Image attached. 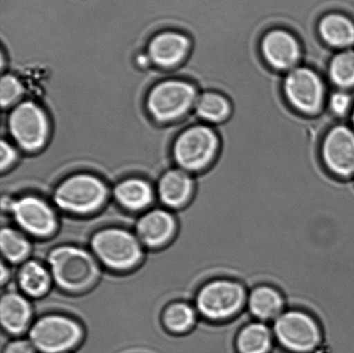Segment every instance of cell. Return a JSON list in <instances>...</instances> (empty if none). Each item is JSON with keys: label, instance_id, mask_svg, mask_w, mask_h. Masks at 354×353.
I'll return each mask as SVG.
<instances>
[{"label": "cell", "instance_id": "cell-18", "mask_svg": "<svg viewBox=\"0 0 354 353\" xmlns=\"http://www.w3.org/2000/svg\"><path fill=\"white\" fill-rule=\"evenodd\" d=\"M194 182L183 169H172L162 176L158 183V195L165 206L180 209L192 197Z\"/></svg>", "mask_w": 354, "mask_h": 353}, {"label": "cell", "instance_id": "cell-22", "mask_svg": "<svg viewBox=\"0 0 354 353\" xmlns=\"http://www.w3.org/2000/svg\"><path fill=\"white\" fill-rule=\"evenodd\" d=\"M194 109L201 120L217 126L230 117L232 105L224 93L207 90L198 97Z\"/></svg>", "mask_w": 354, "mask_h": 353}, {"label": "cell", "instance_id": "cell-2", "mask_svg": "<svg viewBox=\"0 0 354 353\" xmlns=\"http://www.w3.org/2000/svg\"><path fill=\"white\" fill-rule=\"evenodd\" d=\"M48 269L53 282L68 292H81L97 281L100 269L95 258L82 248L64 245L48 256Z\"/></svg>", "mask_w": 354, "mask_h": 353}, {"label": "cell", "instance_id": "cell-27", "mask_svg": "<svg viewBox=\"0 0 354 353\" xmlns=\"http://www.w3.org/2000/svg\"><path fill=\"white\" fill-rule=\"evenodd\" d=\"M23 86L19 79L12 75H3L0 82V103L7 108L15 103L23 93Z\"/></svg>", "mask_w": 354, "mask_h": 353}, {"label": "cell", "instance_id": "cell-20", "mask_svg": "<svg viewBox=\"0 0 354 353\" xmlns=\"http://www.w3.org/2000/svg\"><path fill=\"white\" fill-rule=\"evenodd\" d=\"M272 327L253 321L242 326L235 338L238 353H270L275 341Z\"/></svg>", "mask_w": 354, "mask_h": 353}, {"label": "cell", "instance_id": "cell-32", "mask_svg": "<svg viewBox=\"0 0 354 353\" xmlns=\"http://www.w3.org/2000/svg\"><path fill=\"white\" fill-rule=\"evenodd\" d=\"M352 122L354 126V109L353 110V113H352Z\"/></svg>", "mask_w": 354, "mask_h": 353}, {"label": "cell", "instance_id": "cell-16", "mask_svg": "<svg viewBox=\"0 0 354 353\" xmlns=\"http://www.w3.org/2000/svg\"><path fill=\"white\" fill-rule=\"evenodd\" d=\"M176 229V220L171 213L164 209H154L138 220L137 237L141 244L157 248L167 243Z\"/></svg>", "mask_w": 354, "mask_h": 353}, {"label": "cell", "instance_id": "cell-21", "mask_svg": "<svg viewBox=\"0 0 354 353\" xmlns=\"http://www.w3.org/2000/svg\"><path fill=\"white\" fill-rule=\"evenodd\" d=\"M114 197L124 209L140 211L151 205L153 200V190L144 180L127 179L115 187Z\"/></svg>", "mask_w": 354, "mask_h": 353}, {"label": "cell", "instance_id": "cell-12", "mask_svg": "<svg viewBox=\"0 0 354 353\" xmlns=\"http://www.w3.org/2000/svg\"><path fill=\"white\" fill-rule=\"evenodd\" d=\"M7 207L16 223L27 233L48 237L57 229V220L54 210L38 197L29 195L9 200Z\"/></svg>", "mask_w": 354, "mask_h": 353}, {"label": "cell", "instance_id": "cell-6", "mask_svg": "<svg viewBox=\"0 0 354 353\" xmlns=\"http://www.w3.org/2000/svg\"><path fill=\"white\" fill-rule=\"evenodd\" d=\"M106 196L107 189L102 180L91 175L78 174L57 186L54 200L66 212L84 216L99 209Z\"/></svg>", "mask_w": 354, "mask_h": 353}, {"label": "cell", "instance_id": "cell-10", "mask_svg": "<svg viewBox=\"0 0 354 353\" xmlns=\"http://www.w3.org/2000/svg\"><path fill=\"white\" fill-rule=\"evenodd\" d=\"M10 135L23 150L36 151L44 146L50 133V124L44 111L36 103L19 104L8 120Z\"/></svg>", "mask_w": 354, "mask_h": 353}, {"label": "cell", "instance_id": "cell-1", "mask_svg": "<svg viewBox=\"0 0 354 353\" xmlns=\"http://www.w3.org/2000/svg\"><path fill=\"white\" fill-rule=\"evenodd\" d=\"M248 292L232 278H215L198 290L194 307L199 316L212 323H224L237 317L246 307Z\"/></svg>", "mask_w": 354, "mask_h": 353}, {"label": "cell", "instance_id": "cell-19", "mask_svg": "<svg viewBox=\"0 0 354 353\" xmlns=\"http://www.w3.org/2000/svg\"><path fill=\"white\" fill-rule=\"evenodd\" d=\"M31 307L26 297L9 292L0 302V321L3 330L9 334H19L26 330L31 318Z\"/></svg>", "mask_w": 354, "mask_h": 353}, {"label": "cell", "instance_id": "cell-8", "mask_svg": "<svg viewBox=\"0 0 354 353\" xmlns=\"http://www.w3.org/2000/svg\"><path fill=\"white\" fill-rule=\"evenodd\" d=\"M197 99L192 83L173 79L154 86L148 95L147 108L156 120L169 122L185 115Z\"/></svg>", "mask_w": 354, "mask_h": 353}, {"label": "cell", "instance_id": "cell-25", "mask_svg": "<svg viewBox=\"0 0 354 353\" xmlns=\"http://www.w3.org/2000/svg\"><path fill=\"white\" fill-rule=\"evenodd\" d=\"M331 83L342 90L354 86V50H344L331 58L328 68Z\"/></svg>", "mask_w": 354, "mask_h": 353}, {"label": "cell", "instance_id": "cell-31", "mask_svg": "<svg viewBox=\"0 0 354 353\" xmlns=\"http://www.w3.org/2000/svg\"><path fill=\"white\" fill-rule=\"evenodd\" d=\"M9 276H10V275H9L8 269H7L6 267V266L2 264V266H1V283H2V285H5L7 280L9 279Z\"/></svg>", "mask_w": 354, "mask_h": 353}, {"label": "cell", "instance_id": "cell-4", "mask_svg": "<svg viewBox=\"0 0 354 353\" xmlns=\"http://www.w3.org/2000/svg\"><path fill=\"white\" fill-rule=\"evenodd\" d=\"M220 148L221 138L216 130L206 124H196L176 138L173 154L183 171L200 172L214 164Z\"/></svg>", "mask_w": 354, "mask_h": 353}, {"label": "cell", "instance_id": "cell-3", "mask_svg": "<svg viewBox=\"0 0 354 353\" xmlns=\"http://www.w3.org/2000/svg\"><path fill=\"white\" fill-rule=\"evenodd\" d=\"M275 340L290 353H312L324 341V331L318 320L303 309H286L274 321Z\"/></svg>", "mask_w": 354, "mask_h": 353}, {"label": "cell", "instance_id": "cell-11", "mask_svg": "<svg viewBox=\"0 0 354 353\" xmlns=\"http://www.w3.org/2000/svg\"><path fill=\"white\" fill-rule=\"evenodd\" d=\"M325 168L335 178L348 180L354 175V131L345 124H335L326 133L321 144Z\"/></svg>", "mask_w": 354, "mask_h": 353}, {"label": "cell", "instance_id": "cell-28", "mask_svg": "<svg viewBox=\"0 0 354 353\" xmlns=\"http://www.w3.org/2000/svg\"><path fill=\"white\" fill-rule=\"evenodd\" d=\"M352 97L344 90H338L331 93L328 99V108L333 115L344 117L352 106Z\"/></svg>", "mask_w": 354, "mask_h": 353}, {"label": "cell", "instance_id": "cell-24", "mask_svg": "<svg viewBox=\"0 0 354 353\" xmlns=\"http://www.w3.org/2000/svg\"><path fill=\"white\" fill-rule=\"evenodd\" d=\"M198 316L196 307L180 302L173 303L166 309L162 321L169 332L184 334L192 330L197 323Z\"/></svg>", "mask_w": 354, "mask_h": 353}, {"label": "cell", "instance_id": "cell-14", "mask_svg": "<svg viewBox=\"0 0 354 353\" xmlns=\"http://www.w3.org/2000/svg\"><path fill=\"white\" fill-rule=\"evenodd\" d=\"M246 307L254 321L273 323L286 310V300L276 287L259 285L248 292Z\"/></svg>", "mask_w": 354, "mask_h": 353}, {"label": "cell", "instance_id": "cell-15", "mask_svg": "<svg viewBox=\"0 0 354 353\" xmlns=\"http://www.w3.org/2000/svg\"><path fill=\"white\" fill-rule=\"evenodd\" d=\"M190 45L189 38L183 33L162 32L154 37L149 44V57L159 67H175L185 59Z\"/></svg>", "mask_w": 354, "mask_h": 353}, {"label": "cell", "instance_id": "cell-26", "mask_svg": "<svg viewBox=\"0 0 354 353\" xmlns=\"http://www.w3.org/2000/svg\"><path fill=\"white\" fill-rule=\"evenodd\" d=\"M0 248L6 261L17 264L23 262L30 251L29 240L22 233L10 227L2 228Z\"/></svg>", "mask_w": 354, "mask_h": 353}, {"label": "cell", "instance_id": "cell-17", "mask_svg": "<svg viewBox=\"0 0 354 353\" xmlns=\"http://www.w3.org/2000/svg\"><path fill=\"white\" fill-rule=\"evenodd\" d=\"M317 33L331 48L344 50L354 44L353 21L341 12H329L322 16L317 23Z\"/></svg>", "mask_w": 354, "mask_h": 353}, {"label": "cell", "instance_id": "cell-9", "mask_svg": "<svg viewBox=\"0 0 354 353\" xmlns=\"http://www.w3.org/2000/svg\"><path fill=\"white\" fill-rule=\"evenodd\" d=\"M80 324L71 318L47 316L37 320L30 330V341L36 350L43 353H64L81 341Z\"/></svg>", "mask_w": 354, "mask_h": 353}, {"label": "cell", "instance_id": "cell-5", "mask_svg": "<svg viewBox=\"0 0 354 353\" xmlns=\"http://www.w3.org/2000/svg\"><path fill=\"white\" fill-rule=\"evenodd\" d=\"M91 247L100 262L115 271L133 268L143 256L138 238L130 231L117 227L97 231L92 238Z\"/></svg>", "mask_w": 354, "mask_h": 353}, {"label": "cell", "instance_id": "cell-30", "mask_svg": "<svg viewBox=\"0 0 354 353\" xmlns=\"http://www.w3.org/2000/svg\"><path fill=\"white\" fill-rule=\"evenodd\" d=\"M3 353H36V348L30 341L15 340L6 345Z\"/></svg>", "mask_w": 354, "mask_h": 353}, {"label": "cell", "instance_id": "cell-13", "mask_svg": "<svg viewBox=\"0 0 354 353\" xmlns=\"http://www.w3.org/2000/svg\"><path fill=\"white\" fill-rule=\"evenodd\" d=\"M259 52L266 65L277 72H289L296 68L301 57L299 40L282 28L263 34L259 41Z\"/></svg>", "mask_w": 354, "mask_h": 353}, {"label": "cell", "instance_id": "cell-23", "mask_svg": "<svg viewBox=\"0 0 354 353\" xmlns=\"http://www.w3.org/2000/svg\"><path fill=\"white\" fill-rule=\"evenodd\" d=\"M17 281L21 290L26 296L37 298L48 292L53 278L50 269L39 262L30 260L20 269Z\"/></svg>", "mask_w": 354, "mask_h": 353}, {"label": "cell", "instance_id": "cell-7", "mask_svg": "<svg viewBox=\"0 0 354 353\" xmlns=\"http://www.w3.org/2000/svg\"><path fill=\"white\" fill-rule=\"evenodd\" d=\"M282 92L286 102L297 113L317 116L324 107L326 88L317 72L308 67H296L284 76Z\"/></svg>", "mask_w": 354, "mask_h": 353}, {"label": "cell", "instance_id": "cell-29", "mask_svg": "<svg viewBox=\"0 0 354 353\" xmlns=\"http://www.w3.org/2000/svg\"><path fill=\"white\" fill-rule=\"evenodd\" d=\"M17 159V152L12 145L6 141L0 144V167L1 171L8 169L14 164Z\"/></svg>", "mask_w": 354, "mask_h": 353}]
</instances>
